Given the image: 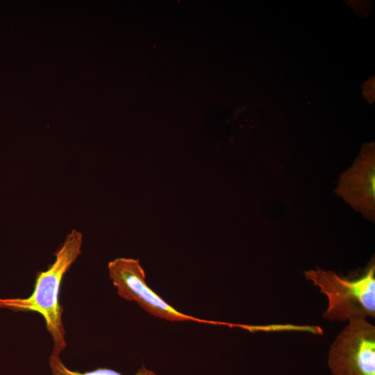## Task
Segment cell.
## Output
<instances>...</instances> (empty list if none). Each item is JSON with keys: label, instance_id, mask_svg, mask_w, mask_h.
Returning a JSON list of instances; mask_svg holds the SVG:
<instances>
[{"label": "cell", "instance_id": "5b68a950", "mask_svg": "<svg viewBox=\"0 0 375 375\" xmlns=\"http://www.w3.org/2000/svg\"><path fill=\"white\" fill-rule=\"evenodd\" d=\"M338 193L367 217L374 216V162L360 160L341 176Z\"/></svg>", "mask_w": 375, "mask_h": 375}, {"label": "cell", "instance_id": "277c9868", "mask_svg": "<svg viewBox=\"0 0 375 375\" xmlns=\"http://www.w3.org/2000/svg\"><path fill=\"white\" fill-rule=\"evenodd\" d=\"M108 269L109 278L117 288L118 295L126 300L135 301L154 317L172 322L217 324L181 312L167 303L147 285L144 271L138 259L115 258L109 262Z\"/></svg>", "mask_w": 375, "mask_h": 375}, {"label": "cell", "instance_id": "6da1fadb", "mask_svg": "<svg viewBox=\"0 0 375 375\" xmlns=\"http://www.w3.org/2000/svg\"><path fill=\"white\" fill-rule=\"evenodd\" d=\"M83 235L76 230L67 234L55 252V260L45 271L37 273L32 294L24 299H0V307L13 311L40 314L53 340V353L59 354L67 347L65 330L59 301L62 280L81 253Z\"/></svg>", "mask_w": 375, "mask_h": 375}, {"label": "cell", "instance_id": "7a4b0ae2", "mask_svg": "<svg viewBox=\"0 0 375 375\" xmlns=\"http://www.w3.org/2000/svg\"><path fill=\"white\" fill-rule=\"evenodd\" d=\"M304 276L327 298V308L323 313L324 319L331 322H349L374 318V258L365 268L347 276L318 267L305 271Z\"/></svg>", "mask_w": 375, "mask_h": 375}, {"label": "cell", "instance_id": "8992f818", "mask_svg": "<svg viewBox=\"0 0 375 375\" xmlns=\"http://www.w3.org/2000/svg\"><path fill=\"white\" fill-rule=\"evenodd\" d=\"M49 364L52 375H122L119 372L108 368H98L94 370L80 372L73 371L67 367L60 358V355L51 353L49 358ZM135 375H157L154 372L141 367Z\"/></svg>", "mask_w": 375, "mask_h": 375}, {"label": "cell", "instance_id": "3957f363", "mask_svg": "<svg viewBox=\"0 0 375 375\" xmlns=\"http://www.w3.org/2000/svg\"><path fill=\"white\" fill-rule=\"evenodd\" d=\"M333 375H375V326L367 319L348 322L328 354Z\"/></svg>", "mask_w": 375, "mask_h": 375}]
</instances>
